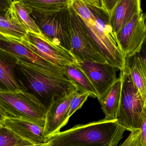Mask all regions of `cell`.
<instances>
[{"instance_id": "cell-26", "label": "cell", "mask_w": 146, "mask_h": 146, "mask_svg": "<svg viewBox=\"0 0 146 146\" xmlns=\"http://www.w3.org/2000/svg\"><path fill=\"white\" fill-rule=\"evenodd\" d=\"M140 130L143 144L144 146H146V103L145 104L144 117Z\"/></svg>"}, {"instance_id": "cell-6", "label": "cell", "mask_w": 146, "mask_h": 146, "mask_svg": "<svg viewBox=\"0 0 146 146\" xmlns=\"http://www.w3.org/2000/svg\"><path fill=\"white\" fill-rule=\"evenodd\" d=\"M11 38L38 57L58 67H65L79 61L71 51L56 44L43 33L37 34L29 32L22 39Z\"/></svg>"}, {"instance_id": "cell-28", "label": "cell", "mask_w": 146, "mask_h": 146, "mask_svg": "<svg viewBox=\"0 0 146 146\" xmlns=\"http://www.w3.org/2000/svg\"><path fill=\"white\" fill-rule=\"evenodd\" d=\"M144 24L146 28V11L144 13Z\"/></svg>"}, {"instance_id": "cell-21", "label": "cell", "mask_w": 146, "mask_h": 146, "mask_svg": "<svg viewBox=\"0 0 146 146\" xmlns=\"http://www.w3.org/2000/svg\"><path fill=\"white\" fill-rule=\"evenodd\" d=\"M31 145L33 144L20 137L10 129L0 125V146H25Z\"/></svg>"}, {"instance_id": "cell-3", "label": "cell", "mask_w": 146, "mask_h": 146, "mask_svg": "<svg viewBox=\"0 0 146 146\" xmlns=\"http://www.w3.org/2000/svg\"><path fill=\"white\" fill-rule=\"evenodd\" d=\"M75 11L82 20L96 49L107 63L117 67H125V59L119 48L116 37L101 21L96 19L84 3L78 4Z\"/></svg>"}, {"instance_id": "cell-4", "label": "cell", "mask_w": 146, "mask_h": 146, "mask_svg": "<svg viewBox=\"0 0 146 146\" xmlns=\"http://www.w3.org/2000/svg\"><path fill=\"white\" fill-rule=\"evenodd\" d=\"M47 109L28 91L0 90V119H22L44 127Z\"/></svg>"}, {"instance_id": "cell-16", "label": "cell", "mask_w": 146, "mask_h": 146, "mask_svg": "<svg viewBox=\"0 0 146 146\" xmlns=\"http://www.w3.org/2000/svg\"><path fill=\"white\" fill-rule=\"evenodd\" d=\"M16 58L1 51L0 90L11 92L22 91L14 72Z\"/></svg>"}, {"instance_id": "cell-5", "label": "cell", "mask_w": 146, "mask_h": 146, "mask_svg": "<svg viewBox=\"0 0 146 146\" xmlns=\"http://www.w3.org/2000/svg\"><path fill=\"white\" fill-rule=\"evenodd\" d=\"M122 85L121 100L117 114V122L126 130H139L145 112V102L126 67L120 70Z\"/></svg>"}, {"instance_id": "cell-29", "label": "cell", "mask_w": 146, "mask_h": 146, "mask_svg": "<svg viewBox=\"0 0 146 146\" xmlns=\"http://www.w3.org/2000/svg\"><path fill=\"white\" fill-rule=\"evenodd\" d=\"M43 144H39V145H34V144H33V145H28V146H42Z\"/></svg>"}, {"instance_id": "cell-13", "label": "cell", "mask_w": 146, "mask_h": 146, "mask_svg": "<svg viewBox=\"0 0 146 146\" xmlns=\"http://www.w3.org/2000/svg\"><path fill=\"white\" fill-rule=\"evenodd\" d=\"M0 125L5 126L20 137L35 145L47 143L48 139L43 135L44 127L22 119H0Z\"/></svg>"}, {"instance_id": "cell-22", "label": "cell", "mask_w": 146, "mask_h": 146, "mask_svg": "<svg viewBox=\"0 0 146 146\" xmlns=\"http://www.w3.org/2000/svg\"><path fill=\"white\" fill-rule=\"evenodd\" d=\"M15 10L21 20L24 23L29 31L35 34H41L42 31L40 29L35 20L31 17L23 2V0L13 1Z\"/></svg>"}, {"instance_id": "cell-19", "label": "cell", "mask_w": 146, "mask_h": 146, "mask_svg": "<svg viewBox=\"0 0 146 146\" xmlns=\"http://www.w3.org/2000/svg\"><path fill=\"white\" fill-rule=\"evenodd\" d=\"M30 14L47 15L56 13L69 7L70 0H23Z\"/></svg>"}, {"instance_id": "cell-10", "label": "cell", "mask_w": 146, "mask_h": 146, "mask_svg": "<svg viewBox=\"0 0 146 146\" xmlns=\"http://www.w3.org/2000/svg\"><path fill=\"white\" fill-rule=\"evenodd\" d=\"M146 37L143 12L135 15L129 23L116 34L118 46L125 58L139 52Z\"/></svg>"}, {"instance_id": "cell-1", "label": "cell", "mask_w": 146, "mask_h": 146, "mask_svg": "<svg viewBox=\"0 0 146 146\" xmlns=\"http://www.w3.org/2000/svg\"><path fill=\"white\" fill-rule=\"evenodd\" d=\"M12 56L16 58L14 73L22 90L36 96L47 110L54 101L80 91L65 67L39 65Z\"/></svg>"}, {"instance_id": "cell-25", "label": "cell", "mask_w": 146, "mask_h": 146, "mask_svg": "<svg viewBox=\"0 0 146 146\" xmlns=\"http://www.w3.org/2000/svg\"><path fill=\"white\" fill-rule=\"evenodd\" d=\"M119 0H101L102 5L111 15Z\"/></svg>"}, {"instance_id": "cell-8", "label": "cell", "mask_w": 146, "mask_h": 146, "mask_svg": "<svg viewBox=\"0 0 146 146\" xmlns=\"http://www.w3.org/2000/svg\"><path fill=\"white\" fill-rule=\"evenodd\" d=\"M70 8L72 52L78 61L91 60L98 63H107L96 49L79 16Z\"/></svg>"}, {"instance_id": "cell-24", "label": "cell", "mask_w": 146, "mask_h": 146, "mask_svg": "<svg viewBox=\"0 0 146 146\" xmlns=\"http://www.w3.org/2000/svg\"><path fill=\"white\" fill-rule=\"evenodd\" d=\"M119 146H144L140 130L131 132L129 136Z\"/></svg>"}, {"instance_id": "cell-20", "label": "cell", "mask_w": 146, "mask_h": 146, "mask_svg": "<svg viewBox=\"0 0 146 146\" xmlns=\"http://www.w3.org/2000/svg\"><path fill=\"white\" fill-rule=\"evenodd\" d=\"M65 69L69 76L77 84L80 91L89 93L92 98H97L95 89L78 63L67 66Z\"/></svg>"}, {"instance_id": "cell-11", "label": "cell", "mask_w": 146, "mask_h": 146, "mask_svg": "<svg viewBox=\"0 0 146 146\" xmlns=\"http://www.w3.org/2000/svg\"><path fill=\"white\" fill-rule=\"evenodd\" d=\"M0 35L15 39L23 38L29 31L18 15L13 1L0 0Z\"/></svg>"}, {"instance_id": "cell-18", "label": "cell", "mask_w": 146, "mask_h": 146, "mask_svg": "<svg viewBox=\"0 0 146 146\" xmlns=\"http://www.w3.org/2000/svg\"><path fill=\"white\" fill-rule=\"evenodd\" d=\"M122 82L121 77L108 90L100 103L105 114V119H116L121 100Z\"/></svg>"}, {"instance_id": "cell-27", "label": "cell", "mask_w": 146, "mask_h": 146, "mask_svg": "<svg viewBox=\"0 0 146 146\" xmlns=\"http://www.w3.org/2000/svg\"><path fill=\"white\" fill-rule=\"evenodd\" d=\"M138 53L146 65V37Z\"/></svg>"}, {"instance_id": "cell-2", "label": "cell", "mask_w": 146, "mask_h": 146, "mask_svg": "<svg viewBox=\"0 0 146 146\" xmlns=\"http://www.w3.org/2000/svg\"><path fill=\"white\" fill-rule=\"evenodd\" d=\"M125 130L117 119H104L53 135L45 146H117Z\"/></svg>"}, {"instance_id": "cell-15", "label": "cell", "mask_w": 146, "mask_h": 146, "mask_svg": "<svg viewBox=\"0 0 146 146\" xmlns=\"http://www.w3.org/2000/svg\"><path fill=\"white\" fill-rule=\"evenodd\" d=\"M0 39V51L1 52L36 64L60 68L38 57L24 46L11 38L1 36Z\"/></svg>"}, {"instance_id": "cell-14", "label": "cell", "mask_w": 146, "mask_h": 146, "mask_svg": "<svg viewBox=\"0 0 146 146\" xmlns=\"http://www.w3.org/2000/svg\"><path fill=\"white\" fill-rule=\"evenodd\" d=\"M141 13L142 10L140 0H119L110 15V22L116 35L135 15Z\"/></svg>"}, {"instance_id": "cell-9", "label": "cell", "mask_w": 146, "mask_h": 146, "mask_svg": "<svg viewBox=\"0 0 146 146\" xmlns=\"http://www.w3.org/2000/svg\"><path fill=\"white\" fill-rule=\"evenodd\" d=\"M78 64L94 86L100 102L118 79L117 73L119 69L107 63H98L91 60L79 61Z\"/></svg>"}, {"instance_id": "cell-12", "label": "cell", "mask_w": 146, "mask_h": 146, "mask_svg": "<svg viewBox=\"0 0 146 146\" xmlns=\"http://www.w3.org/2000/svg\"><path fill=\"white\" fill-rule=\"evenodd\" d=\"M76 91L54 101L48 108L43 132L46 138L48 139L53 135L60 132L61 128L64 126L71 102Z\"/></svg>"}, {"instance_id": "cell-17", "label": "cell", "mask_w": 146, "mask_h": 146, "mask_svg": "<svg viewBox=\"0 0 146 146\" xmlns=\"http://www.w3.org/2000/svg\"><path fill=\"white\" fill-rule=\"evenodd\" d=\"M125 67L131 76L134 83L146 103V65L137 53L126 58Z\"/></svg>"}, {"instance_id": "cell-7", "label": "cell", "mask_w": 146, "mask_h": 146, "mask_svg": "<svg viewBox=\"0 0 146 146\" xmlns=\"http://www.w3.org/2000/svg\"><path fill=\"white\" fill-rule=\"evenodd\" d=\"M30 15L43 34L56 44L71 51L70 7L52 14L31 13Z\"/></svg>"}, {"instance_id": "cell-30", "label": "cell", "mask_w": 146, "mask_h": 146, "mask_svg": "<svg viewBox=\"0 0 146 146\" xmlns=\"http://www.w3.org/2000/svg\"><path fill=\"white\" fill-rule=\"evenodd\" d=\"M45 144H46V143H45V144H43V145H42V146H45Z\"/></svg>"}, {"instance_id": "cell-23", "label": "cell", "mask_w": 146, "mask_h": 146, "mask_svg": "<svg viewBox=\"0 0 146 146\" xmlns=\"http://www.w3.org/2000/svg\"><path fill=\"white\" fill-rule=\"evenodd\" d=\"M89 96L90 97V94L88 92H82L77 90L74 93L70 105L69 113L65 122L64 126L68 123L70 117L75 112L82 107Z\"/></svg>"}]
</instances>
